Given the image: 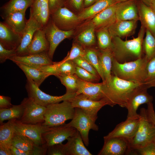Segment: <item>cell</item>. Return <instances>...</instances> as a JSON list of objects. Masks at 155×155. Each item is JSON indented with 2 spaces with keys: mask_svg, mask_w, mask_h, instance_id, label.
Wrapping results in <instances>:
<instances>
[{
  "mask_svg": "<svg viewBox=\"0 0 155 155\" xmlns=\"http://www.w3.org/2000/svg\"><path fill=\"white\" fill-rule=\"evenodd\" d=\"M145 84L125 80L112 74L109 82L103 83L102 99L106 101L107 105L111 107L118 105L126 108L133 93L138 87Z\"/></svg>",
  "mask_w": 155,
  "mask_h": 155,
  "instance_id": "cell-1",
  "label": "cell"
},
{
  "mask_svg": "<svg viewBox=\"0 0 155 155\" xmlns=\"http://www.w3.org/2000/svg\"><path fill=\"white\" fill-rule=\"evenodd\" d=\"M146 29L141 26L138 36L124 41L118 37L112 38L111 49L114 58L118 62L123 63L134 61L143 57L142 43Z\"/></svg>",
  "mask_w": 155,
  "mask_h": 155,
  "instance_id": "cell-2",
  "label": "cell"
},
{
  "mask_svg": "<svg viewBox=\"0 0 155 155\" xmlns=\"http://www.w3.org/2000/svg\"><path fill=\"white\" fill-rule=\"evenodd\" d=\"M148 61L144 55L134 61L123 63L118 62L113 57L111 72L112 74L125 80L145 83Z\"/></svg>",
  "mask_w": 155,
  "mask_h": 155,
  "instance_id": "cell-3",
  "label": "cell"
},
{
  "mask_svg": "<svg viewBox=\"0 0 155 155\" xmlns=\"http://www.w3.org/2000/svg\"><path fill=\"white\" fill-rule=\"evenodd\" d=\"M140 121L137 131L129 142L128 154L155 140V126L149 119L146 109H140Z\"/></svg>",
  "mask_w": 155,
  "mask_h": 155,
  "instance_id": "cell-4",
  "label": "cell"
},
{
  "mask_svg": "<svg viewBox=\"0 0 155 155\" xmlns=\"http://www.w3.org/2000/svg\"><path fill=\"white\" fill-rule=\"evenodd\" d=\"M46 107L44 122L42 124L45 126L52 127L63 125L67 120L72 119L74 115L75 108L69 100L52 104Z\"/></svg>",
  "mask_w": 155,
  "mask_h": 155,
  "instance_id": "cell-5",
  "label": "cell"
},
{
  "mask_svg": "<svg viewBox=\"0 0 155 155\" xmlns=\"http://www.w3.org/2000/svg\"><path fill=\"white\" fill-rule=\"evenodd\" d=\"M39 87L32 80L27 78L25 88L28 97L32 99L37 104L45 107L62 101L70 100L76 95L75 93L66 92L61 96H51L42 92Z\"/></svg>",
  "mask_w": 155,
  "mask_h": 155,
  "instance_id": "cell-6",
  "label": "cell"
},
{
  "mask_svg": "<svg viewBox=\"0 0 155 155\" xmlns=\"http://www.w3.org/2000/svg\"><path fill=\"white\" fill-rule=\"evenodd\" d=\"M96 121L81 108L76 107L75 108L72 119L66 125L76 129L80 133L85 145L88 146L90 130L92 129L98 131V127L95 123Z\"/></svg>",
  "mask_w": 155,
  "mask_h": 155,
  "instance_id": "cell-7",
  "label": "cell"
},
{
  "mask_svg": "<svg viewBox=\"0 0 155 155\" xmlns=\"http://www.w3.org/2000/svg\"><path fill=\"white\" fill-rule=\"evenodd\" d=\"M50 18L57 27L65 31L75 30L82 22L77 14L65 7L53 12Z\"/></svg>",
  "mask_w": 155,
  "mask_h": 155,
  "instance_id": "cell-8",
  "label": "cell"
},
{
  "mask_svg": "<svg viewBox=\"0 0 155 155\" xmlns=\"http://www.w3.org/2000/svg\"><path fill=\"white\" fill-rule=\"evenodd\" d=\"M21 103L24 107V111L18 121L27 124H42L44 123L46 107L37 104L29 97L24 98Z\"/></svg>",
  "mask_w": 155,
  "mask_h": 155,
  "instance_id": "cell-9",
  "label": "cell"
},
{
  "mask_svg": "<svg viewBox=\"0 0 155 155\" xmlns=\"http://www.w3.org/2000/svg\"><path fill=\"white\" fill-rule=\"evenodd\" d=\"M49 44L48 55L52 59L56 49L63 40L73 36L75 30L68 31L62 30L55 25L50 18L46 25L42 28Z\"/></svg>",
  "mask_w": 155,
  "mask_h": 155,
  "instance_id": "cell-10",
  "label": "cell"
},
{
  "mask_svg": "<svg viewBox=\"0 0 155 155\" xmlns=\"http://www.w3.org/2000/svg\"><path fill=\"white\" fill-rule=\"evenodd\" d=\"M49 128L42 124H24L17 120L15 126V133L27 137L34 144L42 145L44 144L42 134L48 131Z\"/></svg>",
  "mask_w": 155,
  "mask_h": 155,
  "instance_id": "cell-11",
  "label": "cell"
},
{
  "mask_svg": "<svg viewBox=\"0 0 155 155\" xmlns=\"http://www.w3.org/2000/svg\"><path fill=\"white\" fill-rule=\"evenodd\" d=\"M77 131L75 128L63 125L49 127L44 133L42 137L44 144L48 147L56 144L61 143L69 137L75 135Z\"/></svg>",
  "mask_w": 155,
  "mask_h": 155,
  "instance_id": "cell-12",
  "label": "cell"
},
{
  "mask_svg": "<svg viewBox=\"0 0 155 155\" xmlns=\"http://www.w3.org/2000/svg\"><path fill=\"white\" fill-rule=\"evenodd\" d=\"M140 119V115L137 117L127 118L125 121L118 124L112 131L104 136V140L114 137H121L127 140L129 142L134 136L137 131Z\"/></svg>",
  "mask_w": 155,
  "mask_h": 155,
  "instance_id": "cell-13",
  "label": "cell"
},
{
  "mask_svg": "<svg viewBox=\"0 0 155 155\" xmlns=\"http://www.w3.org/2000/svg\"><path fill=\"white\" fill-rule=\"evenodd\" d=\"M149 88L146 84L140 86L129 98L126 108L127 110V118L138 116L137 111L141 104L152 102L153 97L147 92Z\"/></svg>",
  "mask_w": 155,
  "mask_h": 155,
  "instance_id": "cell-14",
  "label": "cell"
},
{
  "mask_svg": "<svg viewBox=\"0 0 155 155\" xmlns=\"http://www.w3.org/2000/svg\"><path fill=\"white\" fill-rule=\"evenodd\" d=\"M74 108H79L94 120H96L98 111L104 106L107 105L103 99L99 101L92 100L82 94L76 95L69 100Z\"/></svg>",
  "mask_w": 155,
  "mask_h": 155,
  "instance_id": "cell-15",
  "label": "cell"
},
{
  "mask_svg": "<svg viewBox=\"0 0 155 155\" xmlns=\"http://www.w3.org/2000/svg\"><path fill=\"white\" fill-rule=\"evenodd\" d=\"M104 143L98 155H122L128 153L129 141L121 137L104 140Z\"/></svg>",
  "mask_w": 155,
  "mask_h": 155,
  "instance_id": "cell-16",
  "label": "cell"
},
{
  "mask_svg": "<svg viewBox=\"0 0 155 155\" xmlns=\"http://www.w3.org/2000/svg\"><path fill=\"white\" fill-rule=\"evenodd\" d=\"M117 3L108 7L87 21L94 27L95 30L109 27L117 20L115 12Z\"/></svg>",
  "mask_w": 155,
  "mask_h": 155,
  "instance_id": "cell-17",
  "label": "cell"
},
{
  "mask_svg": "<svg viewBox=\"0 0 155 155\" xmlns=\"http://www.w3.org/2000/svg\"><path fill=\"white\" fill-rule=\"evenodd\" d=\"M42 29V26L33 17L30 16L22 35L20 45L16 50L17 56H24L31 42L34 34L37 30Z\"/></svg>",
  "mask_w": 155,
  "mask_h": 155,
  "instance_id": "cell-18",
  "label": "cell"
},
{
  "mask_svg": "<svg viewBox=\"0 0 155 155\" xmlns=\"http://www.w3.org/2000/svg\"><path fill=\"white\" fill-rule=\"evenodd\" d=\"M22 35L4 22H0V43L5 48L16 50L21 43Z\"/></svg>",
  "mask_w": 155,
  "mask_h": 155,
  "instance_id": "cell-19",
  "label": "cell"
},
{
  "mask_svg": "<svg viewBox=\"0 0 155 155\" xmlns=\"http://www.w3.org/2000/svg\"><path fill=\"white\" fill-rule=\"evenodd\" d=\"M115 13L117 20H139L137 0L117 3Z\"/></svg>",
  "mask_w": 155,
  "mask_h": 155,
  "instance_id": "cell-20",
  "label": "cell"
},
{
  "mask_svg": "<svg viewBox=\"0 0 155 155\" xmlns=\"http://www.w3.org/2000/svg\"><path fill=\"white\" fill-rule=\"evenodd\" d=\"M77 28L75 41H76L84 47H94L96 43L95 30L92 25L87 21L80 24Z\"/></svg>",
  "mask_w": 155,
  "mask_h": 155,
  "instance_id": "cell-21",
  "label": "cell"
},
{
  "mask_svg": "<svg viewBox=\"0 0 155 155\" xmlns=\"http://www.w3.org/2000/svg\"><path fill=\"white\" fill-rule=\"evenodd\" d=\"M14 63H21L28 66L38 68L43 65L53 64L48 52L24 56H16L9 59Z\"/></svg>",
  "mask_w": 155,
  "mask_h": 155,
  "instance_id": "cell-22",
  "label": "cell"
},
{
  "mask_svg": "<svg viewBox=\"0 0 155 155\" xmlns=\"http://www.w3.org/2000/svg\"><path fill=\"white\" fill-rule=\"evenodd\" d=\"M137 21L116 20L108 27L112 38H124L133 34L137 27Z\"/></svg>",
  "mask_w": 155,
  "mask_h": 155,
  "instance_id": "cell-23",
  "label": "cell"
},
{
  "mask_svg": "<svg viewBox=\"0 0 155 155\" xmlns=\"http://www.w3.org/2000/svg\"><path fill=\"white\" fill-rule=\"evenodd\" d=\"M102 86V82H92L79 78L78 88L76 95L82 94L92 100H100L103 97Z\"/></svg>",
  "mask_w": 155,
  "mask_h": 155,
  "instance_id": "cell-24",
  "label": "cell"
},
{
  "mask_svg": "<svg viewBox=\"0 0 155 155\" xmlns=\"http://www.w3.org/2000/svg\"><path fill=\"white\" fill-rule=\"evenodd\" d=\"M30 7V16L34 18L43 28L51 17L48 0H34Z\"/></svg>",
  "mask_w": 155,
  "mask_h": 155,
  "instance_id": "cell-25",
  "label": "cell"
},
{
  "mask_svg": "<svg viewBox=\"0 0 155 155\" xmlns=\"http://www.w3.org/2000/svg\"><path fill=\"white\" fill-rule=\"evenodd\" d=\"M76 65L72 60L54 62L51 65H45L41 69L49 76L64 75L75 74Z\"/></svg>",
  "mask_w": 155,
  "mask_h": 155,
  "instance_id": "cell-26",
  "label": "cell"
},
{
  "mask_svg": "<svg viewBox=\"0 0 155 155\" xmlns=\"http://www.w3.org/2000/svg\"><path fill=\"white\" fill-rule=\"evenodd\" d=\"M49 44L42 29L36 30L24 56L44 52L49 50Z\"/></svg>",
  "mask_w": 155,
  "mask_h": 155,
  "instance_id": "cell-27",
  "label": "cell"
},
{
  "mask_svg": "<svg viewBox=\"0 0 155 155\" xmlns=\"http://www.w3.org/2000/svg\"><path fill=\"white\" fill-rule=\"evenodd\" d=\"M137 3L141 26L155 37V12L141 1L137 0Z\"/></svg>",
  "mask_w": 155,
  "mask_h": 155,
  "instance_id": "cell-28",
  "label": "cell"
},
{
  "mask_svg": "<svg viewBox=\"0 0 155 155\" xmlns=\"http://www.w3.org/2000/svg\"><path fill=\"white\" fill-rule=\"evenodd\" d=\"M98 57L102 75V82L107 83L110 81L112 75L111 68L114 56L111 49L104 50L98 49Z\"/></svg>",
  "mask_w": 155,
  "mask_h": 155,
  "instance_id": "cell-29",
  "label": "cell"
},
{
  "mask_svg": "<svg viewBox=\"0 0 155 155\" xmlns=\"http://www.w3.org/2000/svg\"><path fill=\"white\" fill-rule=\"evenodd\" d=\"M117 3L114 0H98L90 6L84 8L77 15L81 22L87 20L108 7Z\"/></svg>",
  "mask_w": 155,
  "mask_h": 155,
  "instance_id": "cell-30",
  "label": "cell"
},
{
  "mask_svg": "<svg viewBox=\"0 0 155 155\" xmlns=\"http://www.w3.org/2000/svg\"><path fill=\"white\" fill-rule=\"evenodd\" d=\"M65 144L67 155H92L85 147L84 142L79 132L69 137Z\"/></svg>",
  "mask_w": 155,
  "mask_h": 155,
  "instance_id": "cell-31",
  "label": "cell"
},
{
  "mask_svg": "<svg viewBox=\"0 0 155 155\" xmlns=\"http://www.w3.org/2000/svg\"><path fill=\"white\" fill-rule=\"evenodd\" d=\"M25 13V12L16 11L4 15V22L13 30L22 35L27 22Z\"/></svg>",
  "mask_w": 155,
  "mask_h": 155,
  "instance_id": "cell-32",
  "label": "cell"
},
{
  "mask_svg": "<svg viewBox=\"0 0 155 155\" xmlns=\"http://www.w3.org/2000/svg\"><path fill=\"white\" fill-rule=\"evenodd\" d=\"M16 119L9 120L0 126V146L10 148L11 142L15 134Z\"/></svg>",
  "mask_w": 155,
  "mask_h": 155,
  "instance_id": "cell-33",
  "label": "cell"
},
{
  "mask_svg": "<svg viewBox=\"0 0 155 155\" xmlns=\"http://www.w3.org/2000/svg\"><path fill=\"white\" fill-rule=\"evenodd\" d=\"M24 72L27 78L32 80L39 87L49 75L39 69L18 63H15Z\"/></svg>",
  "mask_w": 155,
  "mask_h": 155,
  "instance_id": "cell-34",
  "label": "cell"
},
{
  "mask_svg": "<svg viewBox=\"0 0 155 155\" xmlns=\"http://www.w3.org/2000/svg\"><path fill=\"white\" fill-rule=\"evenodd\" d=\"M34 0H10L1 7L4 15L16 11L26 12Z\"/></svg>",
  "mask_w": 155,
  "mask_h": 155,
  "instance_id": "cell-35",
  "label": "cell"
},
{
  "mask_svg": "<svg viewBox=\"0 0 155 155\" xmlns=\"http://www.w3.org/2000/svg\"><path fill=\"white\" fill-rule=\"evenodd\" d=\"M24 111V107L21 103L18 105H13L8 108H0V123H3L5 120L16 119L19 120Z\"/></svg>",
  "mask_w": 155,
  "mask_h": 155,
  "instance_id": "cell-36",
  "label": "cell"
},
{
  "mask_svg": "<svg viewBox=\"0 0 155 155\" xmlns=\"http://www.w3.org/2000/svg\"><path fill=\"white\" fill-rule=\"evenodd\" d=\"M98 48L104 50L111 48L112 37L108 30V27L102 28L95 30Z\"/></svg>",
  "mask_w": 155,
  "mask_h": 155,
  "instance_id": "cell-37",
  "label": "cell"
},
{
  "mask_svg": "<svg viewBox=\"0 0 155 155\" xmlns=\"http://www.w3.org/2000/svg\"><path fill=\"white\" fill-rule=\"evenodd\" d=\"M144 56L149 61L155 57V37L147 29L142 43Z\"/></svg>",
  "mask_w": 155,
  "mask_h": 155,
  "instance_id": "cell-38",
  "label": "cell"
},
{
  "mask_svg": "<svg viewBox=\"0 0 155 155\" xmlns=\"http://www.w3.org/2000/svg\"><path fill=\"white\" fill-rule=\"evenodd\" d=\"M34 144L29 138L22 135L15 133L11 145L24 152L32 151Z\"/></svg>",
  "mask_w": 155,
  "mask_h": 155,
  "instance_id": "cell-39",
  "label": "cell"
},
{
  "mask_svg": "<svg viewBox=\"0 0 155 155\" xmlns=\"http://www.w3.org/2000/svg\"><path fill=\"white\" fill-rule=\"evenodd\" d=\"M61 83L66 88V93H76L78 90L79 78L75 74L57 76Z\"/></svg>",
  "mask_w": 155,
  "mask_h": 155,
  "instance_id": "cell-40",
  "label": "cell"
},
{
  "mask_svg": "<svg viewBox=\"0 0 155 155\" xmlns=\"http://www.w3.org/2000/svg\"><path fill=\"white\" fill-rule=\"evenodd\" d=\"M84 57L96 69L101 79L102 75L100 68L98 57V49L95 47H84Z\"/></svg>",
  "mask_w": 155,
  "mask_h": 155,
  "instance_id": "cell-41",
  "label": "cell"
},
{
  "mask_svg": "<svg viewBox=\"0 0 155 155\" xmlns=\"http://www.w3.org/2000/svg\"><path fill=\"white\" fill-rule=\"evenodd\" d=\"M85 54V48L78 42L74 41L73 43L70 51L67 56L61 62L68 60H73L79 57H84Z\"/></svg>",
  "mask_w": 155,
  "mask_h": 155,
  "instance_id": "cell-42",
  "label": "cell"
},
{
  "mask_svg": "<svg viewBox=\"0 0 155 155\" xmlns=\"http://www.w3.org/2000/svg\"><path fill=\"white\" fill-rule=\"evenodd\" d=\"M145 83L149 88L155 87V57L149 61L147 63Z\"/></svg>",
  "mask_w": 155,
  "mask_h": 155,
  "instance_id": "cell-43",
  "label": "cell"
},
{
  "mask_svg": "<svg viewBox=\"0 0 155 155\" xmlns=\"http://www.w3.org/2000/svg\"><path fill=\"white\" fill-rule=\"evenodd\" d=\"M75 74L80 79L88 82L95 83L101 79L90 72L78 66H76Z\"/></svg>",
  "mask_w": 155,
  "mask_h": 155,
  "instance_id": "cell-44",
  "label": "cell"
},
{
  "mask_svg": "<svg viewBox=\"0 0 155 155\" xmlns=\"http://www.w3.org/2000/svg\"><path fill=\"white\" fill-rule=\"evenodd\" d=\"M72 61L77 66L90 72L96 76L100 77L95 68L84 57H79Z\"/></svg>",
  "mask_w": 155,
  "mask_h": 155,
  "instance_id": "cell-45",
  "label": "cell"
},
{
  "mask_svg": "<svg viewBox=\"0 0 155 155\" xmlns=\"http://www.w3.org/2000/svg\"><path fill=\"white\" fill-rule=\"evenodd\" d=\"M64 7L78 14L84 8V0H65Z\"/></svg>",
  "mask_w": 155,
  "mask_h": 155,
  "instance_id": "cell-46",
  "label": "cell"
},
{
  "mask_svg": "<svg viewBox=\"0 0 155 155\" xmlns=\"http://www.w3.org/2000/svg\"><path fill=\"white\" fill-rule=\"evenodd\" d=\"M132 154L140 155H155V143L154 141L134 150Z\"/></svg>",
  "mask_w": 155,
  "mask_h": 155,
  "instance_id": "cell-47",
  "label": "cell"
},
{
  "mask_svg": "<svg viewBox=\"0 0 155 155\" xmlns=\"http://www.w3.org/2000/svg\"><path fill=\"white\" fill-rule=\"evenodd\" d=\"M46 155H67L65 144L61 143L48 146Z\"/></svg>",
  "mask_w": 155,
  "mask_h": 155,
  "instance_id": "cell-48",
  "label": "cell"
},
{
  "mask_svg": "<svg viewBox=\"0 0 155 155\" xmlns=\"http://www.w3.org/2000/svg\"><path fill=\"white\" fill-rule=\"evenodd\" d=\"M17 56L16 50H9L5 48L0 43V62L3 63L7 60Z\"/></svg>",
  "mask_w": 155,
  "mask_h": 155,
  "instance_id": "cell-49",
  "label": "cell"
},
{
  "mask_svg": "<svg viewBox=\"0 0 155 155\" xmlns=\"http://www.w3.org/2000/svg\"><path fill=\"white\" fill-rule=\"evenodd\" d=\"M51 13L57 9L64 6L65 0H48Z\"/></svg>",
  "mask_w": 155,
  "mask_h": 155,
  "instance_id": "cell-50",
  "label": "cell"
},
{
  "mask_svg": "<svg viewBox=\"0 0 155 155\" xmlns=\"http://www.w3.org/2000/svg\"><path fill=\"white\" fill-rule=\"evenodd\" d=\"M48 146L44 144L37 145L34 144L32 152V155H46Z\"/></svg>",
  "mask_w": 155,
  "mask_h": 155,
  "instance_id": "cell-51",
  "label": "cell"
},
{
  "mask_svg": "<svg viewBox=\"0 0 155 155\" xmlns=\"http://www.w3.org/2000/svg\"><path fill=\"white\" fill-rule=\"evenodd\" d=\"M147 108L146 112L148 117L149 120L155 126V112L152 102L147 104Z\"/></svg>",
  "mask_w": 155,
  "mask_h": 155,
  "instance_id": "cell-52",
  "label": "cell"
},
{
  "mask_svg": "<svg viewBox=\"0 0 155 155\" xmlns=\"http://www.w3.org/2000/svg\"><path fill=\"white\" fill-rule=\"evenodd\" d=\"M13 105L11 103V98L10 97L0 96V108H8Z\"/></svg>",
  "mask_w": 155,
  "mask_h": 155,
  "instance_id": "cell-53",
  "label": "cell"
},
{
  "mask_svg": "<svg viewBox=\"0 0 155 155\" xmlns=\"http://www.w3.org/2000/svg\"><path fill=\"white\" fill-rule=\"evenodd\" d=\"M10 149L12 155H32V152H24L11 145Z\"/></svg>",
  "mask_w": 155,
  "mask_h": 155,
  "instance_id": "cell-54",
  "label": "cell"
},
{
  "mask_svg": "<svg viewBox=\"0 0 155 155\" xmlns=\"http://www.w3.org/2000/svg\"><path fill=\"white\" fill-rule=\"evenodd\" d=\"M0 155H12V154L10 148L0 146Z\"/></svg>",
  "mask_w": 155,
  "mask_h": 155,
  "instance_id": "cell-55",
  "label": "cell"
},
{
  "mask_svg": "<svg viewBox=\"0 0 155 155\" xmlns=\"http://www.w3.org/2000/svg\"><path fill=\"white\" fill-rule=\"evenodd\" d=\"M98 0H84V8L88 7L95 3Z\"/></svg>",
  "mask_w": 155,
  "mask_h": 155,
  "instance_id": "cell-56",
  "label": "cell"
},
{
  "mask_svg": "<svg viewBox=\"0 0 155 155\" xmlns=\"http://www.w3.org/2000/svg\"><path fill=\"white\" fill-rule=\"evenodd\" d=\"M155 12V0H150L149 6Z\"/></svg>",
  "mask_w": 155,
  "mask_h": 155,
  "instance_id": "cell-57",
  "label": "cell"
},
{
  "mask_svg": "<svg viewBox=\"0 0 155 155\" xmlns=\"http://www.w3.org/2000/svg\"><path fill=\"white\" fill-rule=\"evenodd\" d=\"M138 1H141L144 3L146 5H147L149 6L150 2V0H137Z\"/></svg>",
  "mask_w": 155,
  "mask_h": 155,
  "instance_id": "cell-58",
  "label": "cell"
},
{
  "mask_svg": "<svg viewBox=\"0 0 155 155\" xmlns=\"http://www.w3.org/2000/svg\"><path fill=\"white\" fill-rule=\"evenodd\" d=\"M116 1L117 3H120L124 2L125 1H127L129 0H114Z\"/></svg>",
  "mask_w": 155,
  "mask_h": 155,
  "instance_id": "cell-59",
  "label": "cell"
},
{
  "mask_svg": "<svg viewBox=\"0 0 155 155\" xmlns=\"http://www.w3.org/2000/svg\"><path fill=\"white\" fill-rule=\"evenodd\" d=\"M154 142L155 143V140H154Z\"/></svg>",
  "mask_w": 155,
  "mask_h": 155,
  "instance_id": "cell-60",
  "label": "cell"
}]
</instances>
